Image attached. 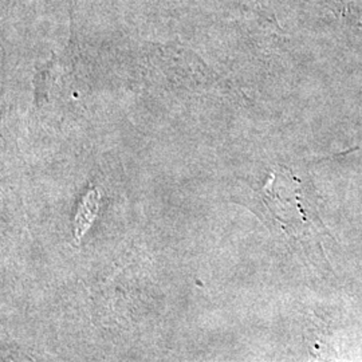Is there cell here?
I'll return each instance as SVG.
<instances>
[{"label": "cell", "instance_id": "cell-1", "mask_svg": "<svg viewBox=\"0 0 362 362\" xmlns=\"http://www.w3.org/2000/svg\"><path fill=\"white\" fill-rule=\"evenodd\" d=\"M327 3L344 26L348 27L350 31L362 37V8L342 0H330Z\"/></svg>", "mask_w": 362, "mask_h": 362}]
</instances>
